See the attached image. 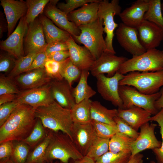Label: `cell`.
Instances as JSON below:
<instances>
[{
  "instance_id": "59",
  "label": "cell",
  "mask_w": 163,
  "mask_h": 163,
  "mask_svg": "<svg viewBox=\"0 0 163 163\" xmlns=\"http://www.w3.org/2000/svg\"><path fill=\"white\" fill-rule=\"evenodd\" d=\"M150 163H158L157 162H155V161H151Z\"/></svg>"
},
{
  "instance_id": "46",
  "label": "cell",
  "mask_w": 163,
  "mask_h": 163,
  "mask_svg": "<svg viewBox=\"0 0 163 163\" xmlns=\"http://www.w3.org/2000/svg\"><path fill=\"white\" fill-rule=\"evenodd\" d=\"M19 104L15 100L0 105V126L6 121Z\"/></svg>"
},
{
  "instance_id": "16",
  "label": "cell",
  "mask_w": 163,
  "mask_h": 163,
  "mask_svg": "<svg viewBox=\"0 0 163 163\" xmlns=\"http://www.w3.org/2000/svg\"><path fill=\"white\" fill-rule=\"evenodd\" d=\"M157 125L147 122L140 127V132L131 147V156L146 149L152 150L161 147V142L158 141L155 133Z\"/></svg>"
},
{
  "instance_id": "3",
  "label": "cell",
  "mask_w": 163,
  "mask_h": 163,
  "mask_svg": "<svg viewBox=\"0 0 163 163\" xmlns=\"http://www.w3.org/2000/svg\"><path fill=\"white\" fill-rule=\"evenodd\" d=\"M78 27L80 30V34L73 38L84 45L91 53L95 60L103 53L107 52L106 43L103 36L104 27L101 18L98 17L93 22Z\"/></svg>"
},
{
  "instance_id": "25",
  "label": "cell",
  "mask_w": 163,
  "mask_h": 163,
  "mask_svg": "<svg viewBox=\"0 0 163 163\" xmlns=\"http://www.w3.org/2000/svg\"><path fill=\"white\" fill-rule=\"evenodd\" d=\"M117 110V116L137 131L142 125L149 122L152 115L148 111L136 106L125 109L118 108Z\"/></svg>"
},
{
  "instance_id": "4",
  "label": "cell",
  "mask_w": 163,
  "mask_h": 163,
  "mask_svg": "<svg viewBox=\"0 0 163 163\" xmlns=\"http://www.w3.org/2000/svg\"><path fill=\"white\" fill-rule=\"evenodd\" d=\"M83 156L68 135L60 131H53L46 152V162L58 159L62 163H68L70 159L79 160Z\"/></svg>"
},
{
  "instance_id": "45",
  "label": "cell",
  "mask_w": 163,
  "mask_h": 163,
  "mask_svg": "<svg viewBox=\"0 0 163 163\" xmlns=\"http://www.w3.org/2000/svg\"><path fill=\"white\" fill-rule=\"evenodd\" d=\"M114 120L119 132L135 139L137 138L139 133L133 128L123 120L116 116L114 118Z\"/></svg>"
},
{
  "instance_id": "18",
  "label": "cell",
  "mask_w": 163,
  "mask_h": 163,
  "mask_svg": "<svg viewBox=\"0 0 163 163\" xmlns=\"http://www.w3.org/2000/svg\"><path fill=\"white\" fill-rule=\"evenodd\" d=\"M59 0H50L46 6L45 15L60 28L69 33L72 37L78 36L81 31L78 27L68 19L67 15L56 6Z\"/></svg>"
},
{
  "instance_id": "9",
  "label": "cell",
  "mask_w": 163,
  "mask_h": 163,
  "mask_svg": "<svg viewBox=\"0 0 163 163\" xmlns=\"http://www.w3.org/2000/svg\"><path fill=\"white\" fill-rule=\"evenodd\" d=\"M124 76L117 72L111 77L106 76L104 74L96 77L97 89L99 94L104 99L120 108H123V103L119 93V82Z\"/></svg>"
},
{
  "instance_id": "54",
  "label": "cell",
  "mask_w": 163,
  "mask_h": 163,
  "mask_svg": "<svg viewBox=\"0 0 163 163\" xmlns=\"http://www.w3.org/2000/svg\"><path fill=\"white\" fill-rule=\"evenodd\" d=\"M2 13H0V37L2 38L3 33L5 31L6 29L5 23H6L5 18L2 16Z\"/></svg>"
},
{
  "instance_id": "33",
  "label": "cell",
  "mask_w": 163,
  "mask_h": 163,
  "mask_svg": "<svg viewBox=\"0 0 163 163\" xmlns=\"http://www.w3.org/2000/svg\"><path fill=\"white\" fill-rule=\"evenodd\" d=\"M40 120L37 118L34 127L29 135L22 141L30 148L33 149L46 136L48 132Z\"/></svg>"
},
{
  "instance_id": "30",
  "label": "cell",
  "mask_w": 163,
  "mask_h": 163,
  "mask_svg": "<svg viewBox=\"0 0 163 163\" xmlns=\"http://www.w3.org/2000/svg\"><path fill=\"white\" fill-rule=\"evenodd\" d=\"M53 131L49 130L46 137L30 152L26 163H45L46 152L51 140Z\"/></svg>"
},
{
  "instance_id": "36",
  "label": "cell",
  "mask_w": 163,
  "mask_h": 163,
  "mask_svg": "<svg viewBox=\"0 0 163 163\" xmlns=\"http://www.w3.org/2000/svg\"><path fill=\"white\" fill-rule=\"evenodd\" d=\"M110 139L97 137L90 147L86 156L95 162L109 151Z\"/></svg>"
},
{
  "instance_id": "8",
  "label": "cell",
  "mask_w": 163,
  "mask_h": 163,
  "mask_svg": "<svg viewBox=\"0 0 163 163\" xmlns=\"http://www.w3.org/2000/svg\"><path fill=\"white\" fill-rule=\"evenodd\" d=\"M121 9L118 0H112L110 2L108 0H101L99 3L98 16L103 21L104 31L106 34L105 40L107 52L114 54L116 52L113 45L114 33L119 24L115 22L114 17L119 15Z\"/></svg>"
},
{
  "instance_id": "51",
  "label": "cell",
  "mask_w": 163,
  "mask_h": 163,
  "mask_svg": "<svg viewBox=\"0 0 163 163\" xmlns=\"http://www.w3.org/2000/svg\"><path fill=\"white\" fill-rule=\"evenodd\" d=\"M69 57L68 50L53 52L47 55L48 59L61 62Z\"/></svg>"
},
{
  "instance_id": "12",
  "label": "cell",
  "mask_w": 163,
  "mask_h": 163,
  "mask_svg": "<svg viewBox=\"0 0 163 163\" xmlns=\"http://www.w3.org/2000/svg\"><path fill=\"white\" fill-rule=\"evenodd\" d=\"M15 100L19 104L29 105L35 109L48 105L55 101L51 94L50 84L21 91L17 94Z\"/></svg>"
},
{
  "instance_id": "58",
  "label": "cell",
  "mask_w": 163,
  "mask_h": 163,
  "mask_svg": "<svg viewBox=\"0 0 163 163\" xmlns=\"http://www.w3.org/2000/svg\"><path fill=\"white\" fill-rule=\"evenodd\" d=\"M161 7L162 12L163 14V2L161 3Z\"/></svg>"
},
{
  "instance_id": "24",
  "label": "cell",
  "mask_w": 163,
  "mask_h": 163,
  "mask_svg": "<svg viewBox=\"0 0 163 163\" xmlns=\"http://www.w3.org/2000/svg\"><path fill=\"white\" fill-rule=\"evenodd\" d=\"M98 2L85 4L67 15L68 20L78 27L91 23L98 18L99 3Z\"/></svg>"
},
{
  "instance_id": "15",
  "label": "cell",
  "mask_w": 163,
  "mask_h": 163,
  "mask_svg": "<svg viewBox=\"0 0 163 163\" xmlns=\"http://www.w3.org/2000/svg\"><path fill=\"white\" fill-rule=\"evenodd\" d=\"M71 133L75 145L83 156H86L97 137L91 122L86 124L73 123Z\"/></svg>"
},
{
  "instance_id": "53",
  "label": "cell",
  "mask_w": 163,
  "mask_h": 163,
  "mask_svg": "<svg viewBox=\"0 0 163 163\" xmlns=\"http://www.w3.org/2000/svg\"><path fill=\"white\" fill-rule=\"evenodd\" d=\"M143 156L140 153L131 156L127 163H143Z\"/></svg>"
},
{
  "instance_id": "35",
  "label": "cell",
  "mask_w": 163,
  "mask_h": 163,
  "mask_svg": "<svg viewBox=\"0 0 163 163\" xmlns=\"http://www.w3.org/2000/svg\"><path fill=\"white\" fill-rule=\"evenodd\" d=\"M49 0H27V10L26 14V21L28 24L33 22L41 13L50 2Z\"/></svg>"
},
{
  "instance_id": "13",
  "label": "cell",
  "mask_w": 163,
  "mask_h": 163,
  "mask_svg": "<svg viewBox=\"0 0 163 163\" xmlns=\"http://www.w3.org/2000/svg\"><path fill=\"white\" fill-rule=\"evenodd\" d=\"M47 45L41 22L37 18L28 24L24 38L25 54L45 51Z\"/></svg>"
},
{
  "instance_id": "60",
  "label": "cell",
  "mask_w": 163,
  "mask_h": 163,
  "mask_svg": "<svg viewBox=\"0 0 163 163\" xmlns=\"http://www.w3.org/2000/svg\"></svg>"
},
{
  "instance_id": "52",
  "label": "cell",
  "mask_w": 163,
  "mask_h": 163,
  "mask_svg": "<svg viewBox=\"0 0 163 163\" xmlns=\"http://www.w3.org/2000/svg\"><path fill=\"white\" fill-rule=\"evenodd\" d=\"M17 94H7L0 95V105L15 100L17 98Z\"/></svg>"
},
{
  "instance_id": "37",
  "label": "cell",
  "mask_w": 163,
  "mask_h": 163,
  "mask_svg": "<svg viewBox=\"0 0 163 163\" xmlns=\"http://www.w3.org/2000/svg\"><path fill=\"white\" fill-rule=\"evenodd\" d=\"M38 53H29L16 59L15 66L10 72L8 77L11 78H15L25 72L30 67L34 59Z\"/></svg>"
},
{
  "instance_id": "5",
  "label": "cell",
  "mask_w": 163,
  "mask_h": 163,
  "mask_svg": "<svg viewBox=\"0 0 163 163\" xmlns=\"http://www.w3.org/2000/svg\"><path fill=\"white\" fill-rule=\"evenodd\" d=\"M134 87L140 92L151 94L158 92L163 87V70L155 72H132L124 75L119 85Z\"/></svg>"
},
{
  "instance_id": "22",
  "label": "cell",
  "mask_w": 163,
  "mask_h": 163,
  "mask_svg": "<svg viewBox=\"0 0 163 163\" xmlns=\"http://www.w3.org/2000/svg\"><path fill=\"white\" fill-rule=\"evenodd\" d=\"M15 79L16 83L25 90L48 85L52 79L47 75L44 68L24 72L15 77Z\"/></svg>"
},
{
  "instance_id": "20",
  "label": "cell",
  "mask_w": 163,
  "mask_h": 163,
  "mask_svg": "<svg viewBox=\"0 0 163 163\" xmlns=\"http://www.w3.org/2000/svg\"><path fill=\"white\" fill-rule=\"evenodd\" d=\"M149 0H138L120 14L122 23L132 27H137L144 20L149 6Z\"/></svg>"
},
{
  "instance_id": "11",
  "label": "cell",
  "mask_w": 163,
  "mask_h": 163,
  "mask_svg": "<svg viewBox=\"0 0 163 163\" xmlns=\"http://www.w3.org/2000/svg\"><path fill=\"white\" fill-rule=\"evenodd\" d=\"M116 34L120 46L133 57L140 55L146 51L140 42L136 28L128 26L122 22L119 24Z\"/></svg>"
},
{
  "instance_id": "34",
  "label": "cell",
  "mask_w": 163,
  "mask_h": 163,
  "mask_svg": "<svg viewBox=\"0 0 163 163\" xmlns=\"http://www.w3.org/2000/svg\"><path fill=\"white\" fill-rule=\"evenodd\" d=\"M82 70L75 65L69 58L62 62L61 75L72 88L73 82L80 78Z\"/></svg>"
},
{
  "instance_id": "26",
  "label": "cell",
  "mask_w": 163,
  "mask_h": 163,
  "mask_svg": "<svg viewBox=\"0 0 163 163\" xmlns=\"http://www.w3.org/2000/svg\"><path fill=\"white\" fill-rule=\"evenodd\" d=\"M46 41L47 44L56 42H66L72 36L66 31L57 27L45 15L40 17Z\"/></svg>"
},
{
  "instance_id": "14",
  "label": "cell",
  "mask_w": 163,
  "mask_h": 163,
  "mask_svg": "<svg viewBox=\"0 0 163 163\" xmlns=\"http://www.w3.org/2000/svg\"><path fill=\"white\" fill-rule=\"evenodd\" d=\"M128 59L124 56H117L114 54L104 52L94 61L89 71L92 75L95 77L104 73L107 74V76L112 77Z\"/></svg>"
},
{
  "instance_id": "47",
  "label": "cell",
  "mask_w": 163,
  "mask_h": 163,
  "mask_svg": "<svg viewBox=\"0 0 163 163\" xmlns=\"http://www.w3.org/2000/svg\"><path fill=\"white\" fill-rule=\"evenodd\" d=\"M13 149V141L0 143V163H6L11 158Z\"/></svg>"
},
{
  "instance_id": "6",
  "label": "cell",
  "mask_w": 163,
  "mask_h": 163,
  "mask_svg": "<svg viewBox=\"0 0 163 163\" xmlns=\"http://www.w3.org/2000/svg\"><path fill=\"white\" fill-rule=\"evenodd\" d=\"M163 70V51L156 48L128 59L117 72L125 75L134 71L155 72Z\"/></svg>"
},
{
  "instance_id": "21",
  "label": "cell",
  "mask_w": 163,
  "mask_h": 163,
  "mask_svg": "<svg viewBox=\"0 0 163 163\" xmlns=\"http://www.w3.org/2000/svg\"><path fill=\"white\" fill-rule=\"evenodd\" d=\"M66 42L69 58L72 62L82 71H89L95 59L89 50L85 46L78 44L72 36Z\"/></svg>"
},
{
  "instance_id": "17",
  "label": "cell",
  "mask_w": 163,
  "mask_h": 163,
  "mask_svg": "<svg viewBox=\"0 0 163 163\" xmlns=\"http://www.w3.org/2000/svg\"><path fill=\"white\" fill-rule=\"evenodd\" d=\"M136 28L140 42L146 51L156 48L163 40V29L153 23L144 20Z\"/></svg>"
},
{
  "instance_id": "7",
  "label": "cell",
  "mask_w": 163,
  "mask_h": 163,
  "mask_svg": "<svg viewBox=\"0 0 163 163\" xmlns=\"http://www.w3.org/2000/svg\"><path fill=\"white\" fill-rule=\"evenodd\" d=\"M162 91L161 88L155 93L146 94L130 86L121 85L119 87V95L123 103V109L136 106L143 108L154 115L160 110L155 107V104L160 96Z\"/></svg>"
},
{
  "instance_id": "50",
  "label": "cell",
  "mask_w": 163,
  "mask_h": 163,
  "mask_svg": "<svg viewBox=\"0 0 163 163\" xmlns=\"http://www.w3.org/2000/svg\"><path fill=\"white\" fill-rule=\"evenodd\" d=\"M68 50L66 42H56L47 44L45 52L46 54L56 52Z\"/></svg>"
},
{
  "instance_id": "10",
  "label": "cell",
  "mask_w": 163,
  "mask_h": 163,
  "mask_svg": "<svg viewBox=\"0 0 163 163\" xmlns=\"http://www.w3.org/2000/svg\"><path fill=\"white\" fill-rule=\"evenodd\" d=\"M28 26L25 16L20 19L15 29L8 38L0 41V49L16 59L25 56L23 43Z\"/></svg>"
},
{
  "instance_id": "49",
  "label": "cell",
  "mask_w": 163,
  "mask_h": 163,
  "mask_svg": "<svg viewBox=\"0 0 163 163\" xmlns=\"http://www.w3.org/2000/svg\"><path fill=\"white\" fill-rule=\"evenodd\" d=\"M47 59V55L45 51L38 53L34 59L30 66L25 72L44 68L45 63Z\"/></svg>"
},
{
  "instance_id": "27",
  "label": "cell",
  "mask_w": 163,
  "mask_h": 163,
  "mask_svg": "<svg viewBox=\"0 0 163 163\" xmlns=\"http://www.w3.org/2000/svg\"><path fill=\"white\" fill-rule=\"evenodd\" d=\"M117 109L107 108L97 101H91V114L92 120L116 126L114 120Z\"/></svg>"
},
{
  "instance_id": "38",
  "label": "cell",
  "mask_w": 163,
  "mask_h": 163,
  "mask_svg": "<svg viewBox=\"0 0 163 163\" xmlns=\"http://www.w3.org/2000/svg\"><path fill=\"white\" fill-rule=\"evenodd\" d=\"M14 149L11 159L14 163H26L30 147L22 141H13Z\"/></svg>"
},
{
  "instance_id": "2",
  "label": "cell",
  "mask_w": 163,
  "mask_h": 163,
  "mask_svg": "<svg viewBox=\"0 0 163 163\" xmlns=\"http://www.w3.org/2000/svg\"><path fill=\"white\" fill-rule=\"evenodd\" d=\"M35 115L46 129L54 132H61L72 140L73 123L71 110L62 107L54 101L48 105L36 109Z\"/></svg>"
},
{
  "instance_id": "42",
  "label": "cell",
  "mask_w": 163,
  "mask_h": 163,
  "mask_svg": "<svg viewBox=\"0 0 163 163\" xmlns=\"http://www.w3.org/2000/svg\"><path fill=\"white\" fill-rule=\"evenodd\" d=\"M62 62H60L48 59L46 62L44 69L47 75L52 79L62 80L61 71Z\"/></svg>"
},
{
  "instance_id": "19",
  "label": "cell",
  "mask_w": 163,
  "mask_h": 163,
  "mask_svg": "<svg viewBox=\"0 0 163 163\" xmlns=\"http://www.w3.org/2000/svg\"><path fill=\"white\" fill-rule=\"evenodd\" d=\"M8 25V36L14 31L18 21L26 15L27 10L26 1L23 0H1Z\"/></svg>"
},
{
  "instance_id": "55",
  "label": "cell",
  "mask_w": 163,
  "mask_h": 163,
  "mask_svg": "<svg viewBox=\"0 0 163 163\" xmlns=\"http://www.w3.org/2000/svg\"><path fill=\"white\" fill-rule=\"evenodd\" d=\"M161 88V94L160 97L156 101L155 104V107L159 110L163 108V87Z\"/></svg>"
},
{
  "instance_id": "1",
  "label": "cell",
  "mask_w": 163,
  "mask_h": 163,
  "mask_svg": "<svg viewBox=\"0 0 163 163\" xmlns=\"http://www.w3.org/2000/svg\"><path fill=\"white\" fill-rule=\"evenodd\" d=\"M35 109L19 104L0 126V143L7 141H22L30 134L36 123Z\"/></svg>"
},
{
  "instance_id": "39",
  "label": "cell",
  "mask_w": 163,
  "mask_h": 163,
  "mask_svg": "<svg viewBox=\"0 0 163 163\" xmlns=\"http://www.w3.org/2000/svg\"><path fill=\"white\" fill-rule=\"evenodd\" d=\"M131 156V151L117 153L108 151L96 161L95 163H127Z\"/></svg>"
},
{
  "instance_id": "31",
  "label": "cell",
  "mask_w": 163,
  "mask_h": 163,
  "mask_svg": "<svg viewBox=\"0 0 163 163\" xmlns=\"http://www.w3.org/2000/svg\"><path fill=\"white\" fill-rule=\"evenodd\" d=\"M136 139L118 132L109 142V151L114 153L131 151V145Z\"/></svg>"
},
{
  "instance_id": "44",
  "label": "cell",
  "mask_w": 163,
  "mask_h": 163,
  "mask_svg": "<svg viewBox=\"0 0 163 163\" xmlns=\"http://www.w3.org/2000/svg\"><path fill=\"white\" fill-rule=\"evenodd\" d=\"M21 91L11 78L4 76H0V95L7 94H18Z\"/></svg>"
},
{
  "instance_id": "43",
  "label": "cell",
  "mask_w": 163,
  "mask_h": 163,
  "mask_svg": "<svg viewBox=\"0 0 163 163\" xmlns=\"http://www.w3.org/2000/svg\"><path fill=\"white\" fill-rule=\"evenodd\" d=\"M99 0H66V2L58 3L57 8L66 15L75 10V9L81 7L85 4L98 2Z\"/></svg>"
},
{
  "instance_id": "48",
  "label": "cell",
  "mask_w": 163,
  "mask_h": 163,
  "mask_svg": "<svg viewBox=\"0 0 163 163\" xmlns=\"http://www.w3.org/2000/svg\"><path fill=\"white\" fill-rule=\"evenodd\" d=\"M16 60L15 58L8 53L1 54L0 72L5 73L11 72L15 66Z\"/></svg>"
},
{
  "instance_id": "40",
  "label": "cell",
  "mask_w": 163,
  "mask_h": 163,
  "mask_svg": "<svg viewBox=\"0 0 163 163\" xmlns=\"http://www.w3.org/2000/svg\"><path fill=\"white\" fill-rule=\"evenodd\" d=\"M91 123L98 137L110 139L114 135L119 132L116 126L93 120H92Z\"/></svg>"
},
{
  "instance_id": "41",
  "label": "cell",
  "mask_w": 163,
  "mask_h": 163,
  "mask_svg": "<svg viewBox=\"0 0 163 163\" xmlns=\"http://www.w3.org/2000/svg\"><path fill=\"white\" fill-rule=\"evenodd\" d=\"M149 121L157 122L160 126V133L162 139L161 147L152 150L155 155L158 163H163V108L161 109L156 114L150 117Z\"/></svg>"
},
{
  "instance_id": "28",
  "label": "cell",
  "mask_w": 163,
  "mask_h": 163,
  "mask_svg": "<svg viewBox=\"0 0 163 163\" xmlns=\"http://www.w3.org/2000/svg\"><path fill=\"white\" fill-rule=\"evenodd\" d=\"M90 73L88 70L82 71L79 82L72 92L76 103H78L85 99H89L94 95L96 92L88 84V79Z\"/></svg>"
},
{
  "instance_id": "23",
  "label": "cell",
  "mask_w": 163,
  "mask_h": 163,
  "mask_svg": "<svg viewBox=\"0 0 163 163\" xmlns=\"http://www.w3.org/2000/svg\"><path fill=\"white\" fill-rule=\"evenodd\" d=\"M54 100L62 107L71 110L76 103L72 92V88L66 80H53L50 83Z\"/></svg>"
},
{
  "instance_id": "57",
  "label": "cell",
  "mask_w": 163,
  "mask_h": 163,
  "mask_svg": "<svg viewBox=\"0 0 163 163\" xmlns=\"http://www.w3.org/2000/svg\"><path fill=\"white\" fill-rule=\"evenodd\" d=\"M6 163H14L13 161L11 158H10L7 162Z\"/></svg>"
},
{
  "instance_id": "32",
  "label": "cell",
  "mask_w": 163,
  "mask_h": 163,
  "mask_svg": "<svg viewBox=\"0 0 163 163\" xmlns=\"http://www.w3.org/2000/svg\"><path fill=\"white\" fill-rule=\"evenodd\" d=\"M148 9L145 13V20L153 23L163 29V15L160 0H149Z\"/></svg>"
},
{
  "instance_id": "29",
  "label": "cell",
  "mask_w": 163,
  "mask_h": 163,
  "mask_svg": "<svg viewBox=\"0 0 163 163\" xmlns=\"http://www.w3.org/2000/svg\"><path fill=\"white\" fill-rule=\"evenodd\" d=\"M91 101L90 99H85L75 104L71 110L73 123L86 124L91 122Z\"/></svg>"
},
{
  "instance_id": "56",
  "label": "cell",
  "mask_w": 163,
  "mask_h": 163,
  "mask_svg": "<svg viewBox=\"0 0 163 163\" xmlns=\"http://www.w3.org/2000/svg\"><path fill=\"white\" fill-rule=\"evenodd\" d=\"M74 161V163H95L93 160L86 156H84L80 159Z\"/></svg>"
}]
</instances>
